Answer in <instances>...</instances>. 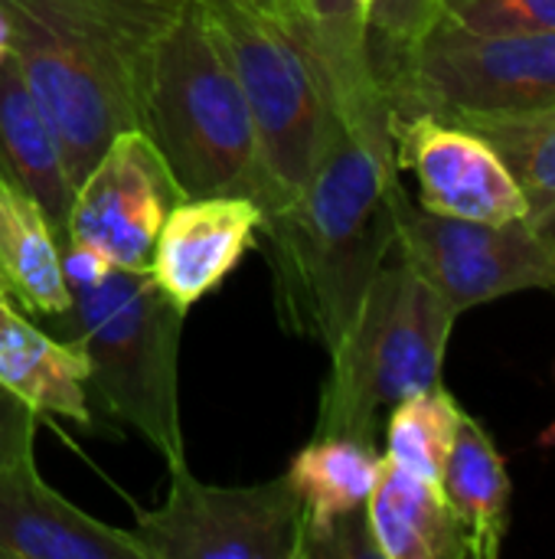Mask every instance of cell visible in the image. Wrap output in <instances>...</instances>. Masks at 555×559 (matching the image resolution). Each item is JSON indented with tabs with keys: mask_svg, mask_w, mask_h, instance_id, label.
Here are the masks:
<instances>
[{
	"mask_svg": "<svg viewBox=\"0 0 555 559\" xmlns=\"http://www.w3.org/2000/svg\"><path fill=\"white\" fill-rule=\"evenodd\" d=\"M327 66L330 118L301 193L262 219L288 331L330 354L396 249L399 164L373 66Z\"/></svg>",
	"mask_w": 555,
	"mask_h": 559,
	"instance_id": "cell-1",
	"label": "cell"
},
{
	"mask_svg": "<svg viewBox=\"0 0 555 559\" xmlns=\"http://www.w3.org/2000/svg\"><path fill=\"white\" fill-rule=\"evenodd\" d=\"M183 0H0L10 52L46 111L72 183L114 134L137 128L141 82Z\"/></svg>",
	"mask_w": 555,
	"mask_h": 559,
	"instance_id": "cell-2",
	"label": "cell"
},
{
	"mask_svg": "<svg viewBox=\"0 0 555 559\" xmlns=\"http://www.w3.org/2000/svg\"><path fill=\"white\" fill-rule=\"evenodd\" d=\"M137 128L183 197H249L265 216L278 210L252 111L200 0H183L150 46Z\"/></svg>",
	"mask_w": 555,
	"mask_h": 559,
	"instance_id": "cell-3",
	"label": "cell"
},
{
	"mask_svg": "<svg viewBox=\"0 0 555 559\" xmlns=\"http://www.w3.org/2000/svg\"><path fill=\"white\" fill-rule=\"evenodd\" d=\"M72 301L56 314V337L88 360V386L105 413L144 436L167 462H186L180 429V308L147 265H114L101 282L69 288Z\"/></svg>",
	"mask_w": 555,
	"mask_h": 559,
	"instance_id": "cell-4",
	"label": "cell"
},
{
	"mask_svg": "<svg viewBox=\"0 0 555 559\" xmlns=\"http://www.w3.org/2000/svg\"><path fill=\"white\" fill-rule=\"evenodd\" d=\"M455 321L458 311L409 262H383L330 350L314 436L373 442L383 409L442 386Z\"/></svg>",
	"mask_w": 555,
	"mask_h": 559,
	"instance_id": "cell-5",
	"label": "cell"
},
{
	"mask_svg": "<svg viewBox=\"0 0 555 559\" xmlns=\"http://www.w3.org/2000/svg\"><path fill=\"white\" fill-rule=\"evenodd\" d=\"M200 3L239 79L278 206H285L307 183L330 118V75L311 16L301 0Z\"/></svg>",
	"mask_w": 555,
	"mask_h": 559,
	"instance_id": "cell-6",
	"label": "cell"
},
{
	"mask_svg": "<svg viewBox=\"0 0 555 559\" xmlns=\"http://www.w3.org/2000/svg\"><path fill=\"white\" fill-rule=\"evenodd\" d=\"M389 121L432 115L448 124L555 108V29L474 33L445 20L383 75Z\"/></svg>",
	"mask_w": 555,
	"mask_h": 559,
	"instance_id": "cell-7",
	"label": "cell"
},
{
	"mask_svg": "<svg viewBox=\"0 0 555 559\" xmlns=\"http://www.w3.org/2000/svg\"><path fill=\"white\" fill-rule=\"evenodd\" d=\"M164 504L134 511L147 559H298L304 504L288 475L262 485H206L186 462L167 468Z\"/></svg>",
	"mask_w": 555,
	"mask_h": 559,
	"instance_id": "cell-8",
	"label": "cell"
},
{
	"mask_svg": "<svg viewBox=\"0 0 555 559\" xmlns=\"http://www.w3.org/2000/svg\"><path fill=\"white\" fill-rule=\"evenodd\" d=\"M396 252L461 314L474 305L555 285V229L530 219L471 223L396 197Z\"/></svg>",
	"mask_w": 555,
	"mask_h": 559,
	"instance_id": "cell-9",
	"label": "cell"
},
{
	"mask_svg": "<svg viewBox=\"0 0 555 559\" xmlns=\"http://www.w3.org/2000/svg\"><path fill=\"white\" fill-rule=\"evenodd\" d=\"M180 200L154 141L141 128H128L75 183L65 242L92 246L121 269L147 265L154 239Z\"/></svg>",
	"mask_w": 555,
	"mask_h": 559,
	"instance_id": "cell-10",
	"label": "cell"
},
{
	"mask_svg": "<svg viewBox=\"0 0 555 559\" xmlns=\"http://www.w3.org/2000/svg\"><path fill=\"white\" fill-rule=\"evenodd\" d=\"M396 164L419 180V206L471 223H510L527 216V197L494 147L461 124L432 115L393 121Z\"/></svg>",
	"mask_w": 555,
	"mask_h": 559,
	"instance_id": "cell-11",
	"label": "cell"
},
{
	"mask_svg": "<svg viewBox=\"0 0 555 559\" xmlns=\"http://www.w3.org/2000/svg\"><path fill=\"white\" fill-rule=\"evenodd\" d=\"M262 219V206L249 197H183L167 213L147 269L154 282L190 311L258 246Z\"/></svg>",
	"mask_w": 555,
	"mask_h": 559,
	"instance_id": "cell-12",
	"label": "cell"
},
{
	"mask_svg": "<svg viewBox=\"0 0 555 559\" xmlns=\"http://www.w3.org/2000/svg\"><path fill=\"white\" fill-rule=\"evenodd\" d=\"M0 559H147L131 531L52 491L33 455L0 472Z\"/></svg>",
	"mask_w": 555,
	"mask_h": 559,
	"instance_id": "cell-13",
	"label": "cell"
},
{
	"mask_svg": "<svg viewBox=\"0 0 555 559\" xmlns=\"http://www.w3.org/2000/svg\"><path fill=\"white\" fill-rule=\"evenodd\" d=\"M0 288L20 311L56 318L72 292L62 272V236L39 206L0 167Z\"/></svg>",
	"mask_w": 555,
	"mask_h": 559,
	"instance_id": "cell-14",
	"label": "cell"
},
{
	"mask_svg": "<svg viewBox=\"0 0 555 559\" xmlns=\"http://www.w3.org/2000/svg\"><path fill=\"white\" fill-rule=\"evenodd\" d=\"M0 386L36 416L92 426L85 354L36 328L23 311L0 324Z\"/></svg>",
	"mask_w": 555,
	"mask_h": 559,
	"instance_id": "cell-15",
	"label": "cell"
},
{
	"mask_svg": "<svg viewBox=\"0 0 555 559\" xmlns=\"http://www.w3.org/2000/svg\"><path fill=\"white\" fill-rule=\"evenodd\" d=\"M0 167L39 200L65 246V219L75 183L69 177L59 138L29 92L13 52L0 62Z\"/></svg>",
	"mask_w": 555,
	"mask_h": 559,
	"instance_id": "cell-16",
	"label": "cell"
},
{
	"mask_svg": "<svg viewBox=\"0 0 555 559\" xmlns=\"http://www.w3.org/2000/svg\"><path fill=\"white\" fill-rule=\"evenodd\" d=\"M366 524L379 559H461L458 524L435 481H425L383 455L366 501Z\"/></svg>",
	"mask_w": 555,
	"mask_h": 559,
	"instance_id": "cell-17",
	"label": "cell"
},
{
	"mask_svg": "<svg viewBox=\"0 0 555 559\" xmlns=\"http://www.w3.org/2000/svg\"><path fill=\"white\" fill-rule=\"evenodd\" d=\"M438 488L458 524L464 557H497L507 534L510 478L491 436L468 413H461L455 445L445 459Z\"/></svg>",
	"mask_w": 555,
	"mask_h": 559,
	"instance_id": "cell-18",
	"label": "cell"
},
{
	"mask_svg": "<svg viewBox=\"0 0 555 559\" xmlns=\"http://www.w3.org/2000/svg\"><path fill=\"white\" fill-rule=\"evenodd\" d=\"M383 455L373 442L347 439V436H314L288 465V481L304 504V531L301 550L321 540L337 521L366 511L370 491L376 485Z\"/></svg>",
	"mask_w": 555,
	"mask_h": 559,
	"instance_id": "cell-19",
	"label": "cell"
},
{
	"mask_svg": "<svg viewBox=\"0 0 555 559\" xmlns=\"http://www.w3.org/2000/svg\"><path fill=\"white\" fill-rule=\"evenodd\" d=\"M461 128L484 138L504 160L527 197L523 219L540 229H555V108L514 118H478Z\"/></svg>",
	"mask_w": 555,
	"mask_h": 559,
	"instance_id": "cell-20",
	"label": "cell"
},
{
	"mask_svg": "<svg viewBox=\"0 0 555 559\" xmlns=\"http://www.w3.org/2000/svg\"><path fill=\"white\" fill-rule=\"evenodd\" d=\"M461 406L445 386L415 393L393 406L386 423V459L399 468L435 481L442 478L445 459L455 445Z\"/></svg>",
	"mask_w": 555,
	"mask_h": 559,
	"instance_id": "cell-21",
	"label": "cell"
},
{
	"mask_svg": "<svg viewBox=\"0 0 555 559\" xmlns=\"http://www.w3.org/2000/svg\"><path fill=\"white\" fill-rule=\"evenodd\" d=\"M435 20V0H370L366 3V52L379 75L419 43Z\"/></svg>",
	"mask_w": 555,
	"mask_h": 559,
	"instance_id": "cell-22",
	"label": "cell"
},
{
	"mask_svg": "<svg viewBox=\"0 0 555 559\" xmlns=\"http://www.w3.org/2000/svg\"><path fill=\"white\" fill-rule=\"evenodd\" d=\"M435 20L474 33L555 29V0H435Z\"/></svg>",
	"mask_w": 555,
	"mask_h": 559,
	"instance_id": "cell-23",
	"label": "cell"
},
{
	"mask_svg": "<svg viewBox=\"0 0 555 559\" xmlns=\"http://www.w3.org/2000/svg\"><path fill=\"white\" fill-rule=\"evenodd\" d=\"M366 3L370 0H301L311 16L321 56L330 62H370L366 52Z\"/></svg>",
	"mask_w": 555,
	"mask_h": 559,
	"instance_id": "cell-24",
	"label": "cell"
},
{
	"mask_svg": "<svg viewBox=\"0 0 555 559\" xmlns=\"http://www.w3.org/2000/svg\"><path fill=\"white\" fill-rule=\"evenodd\" d=\"M36 413L0 386V472L26 455H33Z\"/></svg>",
	"mask_w": 555,
	"mask_h": 559,
	"instance_id": "cell-25",
	"label": "cell"
},
{
	"mask_svg": "<svg viewBox=\"0 0 555 559\" xmlns=\"http://www.w3.org/2000/svg\"><path fill=\"white\" fill-rule=\"evenodd\" d=\"M16 311H20V308H16V305L10 301V295H7V292L0 288V324H3V321H7L10 314H16Z\"/></svg>",
	"mask_w": 555,
	"mask_h": 559,
	"instance_id": "cell-26",
	"label": "cell"
},
{
	"mask_svg": "<svg viewBox=\"0 0 555 559\" xmlns=\"http://www.w3.org/2000/svg\"><path fill=\"white\" fill-rule=\"evenodd\" d=\"M540 445H543V449H555V423L540 436Z\"/></svg>",
	"mask_w": 555,
	"mask_h": 559,
	"instance_id": "cell-27",
	"label": "cell"
}]
</instances>
